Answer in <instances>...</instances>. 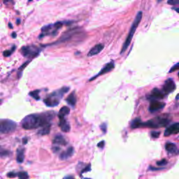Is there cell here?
<instances>
[{"label":"cell","mask_w":179,"mask_h":179,"mask_svg":"<svg viewBox=\"0 0 179 179\" xmlns=\"http://www.w3.org/2000/svg\"><path fill=\"white\" fill-rule=\"evenodd\" d=\"M16 127V123L11 120H1L0 123V132L1 134H8L14 132Z\"/></svg>","instance_id":"5"},{"label":"cell","mask_w":179,"mask_h":179,"mask_svg":"<svg viewBox=\"0 0 179 179\" xmlns=\"http://www.w3.org/2000/svg\"><path fill=\"white\" fill-rule=\"evenodd\" d=\"M90 169H91V165H90H90H88L87 167L85 168V169H83V171L81 172V174H83V173H85V172H89V171H90Z\"/></svg>","instance_id":"29"},{"label":"cell","mask_w":179,"mask_h":179,"mask_svg":"<svg viewBox=\"0 0 179 179\" xmlns=\"http://www.w3.org/2000/svg\"><path fill=\"white\" fill-rule=\"evenodd\" d=\"M165 148L167 152L169 153H176V150H177L176 144H173V143H167L165 145Z\"/></svg>","instance_id":"18"},{"label":"cell","mask_w":179,"mask_h":179,"mask_svg":"<svg viewBox=\"0 0 179 179\" xmlns=\"http://www.w3.org/2000/svg\"><path fill=\"white\" fill-rule=\"evenodd\" d=\"M74 153V148L73 147H69V148L66 150L64 152H62L60 155V158L62 160H65L69 159V157H71Z\"/></svg>","instance_id":"12"},{"label":"cell","mask_w":179,"mask_h":179,"mask_svg":"<svg viewBox=\"0 0 179 179\" xmlns=\"http://www.w3.org/2000/svg\"><path fill=\"white\" fill-rule=\"evenodd\" d=\"M101 129L102 130V131L104 132V133H105V132H106V124H102V125H101Z\"/></svg>","instance_id":"33"},{"label":"cell","mask_w":179,"mask_h":179,"mask_svg":"<svg viewBox=\"0 0 179 179\" xmlns=\"http://www.w3.org/2000/svg\"><path fill=\"white\" fill-rule=\"evenodd\" d=\"M174 9L175 10L176 12H178V13H179V8H174Z\"/></svg>","instance_id":"37"},{"label":"cell","mask_w":179,"mask_h":179,"mask_svg":"<svg viewBox=\"0 0 179 179\" xmlns=\"http://www.w3.org/2000/svg\"><path fill=\"white\" fill-rule=\"evenodd\" d=\"M179 133V123H175L168 127L165 130V136H169L172 134H176Z\"/></svg>","instance_id":"10"},{"label":"cell","mask_w":179,"mask_h":179,"mask_svg":"<svg viewBox=\"0 0 179 179\" xmlns=\"http://www.w3.org/2000/svg\"><path fill=\"white\" fill-rule=\"evenodd\" d=\"M142 127V122L141 121L140 118H136L133 120L131 123V127L132 129H136V128Z\"/></svg>","instance_id":"20"},{"label":"cell","mask_w":179,"mask_h":179,"mask_svg":"<svg viewBox=\"0 0 179 179\" xmlns=\"http://www.w3.org/2000/svg\"><path fill=\"white\" fill-rule=\"evenodd\" d=\"M104 44H102V43L97 44V45L94 46V47L90 50L89 52L88 53V56L92 57V56L95 55L99 54L103 49H104Z\"/></svg>","instance_id":"11"},{"label":"cell","mask_w":179,"mask_h":179,"mask_svg":"<svg viewBox=\"0 0 179 179\" xmlns=\"http://www.w3.org/2000/svg\"><path fill=\"white\" fill-rule=\"evenodd\" d=\"M39 90H34V91H31L29 92V96H31V97H33L34 99H35L36 100H40V97L39 95Z\"/></svg>","instance_id":"22"},{"label":"cell","mask_w":179,"mask_h":179,"mask_svg":"<svg viewBox=\"0 0 179 179\" xmlns=\"http://www.w3.org/2000/svg\"><path fill=\"white\" fill-rule=\"evenodd\" d=\"M151 135L153 138L157 139V138L159 137L160 135V132H152L151 133Z\"/></svg>","instance_id":"28"},{"label":"cell","mask_w":179,"mask_h":179,"mask_svg":"<svg viewBox=\"0 0 179 179\" xmlns=\"http://www.w3.org/2000/svg\"><path fill=\"white\" fill-rule=\"evenodd\" d=\"M167 164V161L165 159L162 160L160 161L157 162V166H165Z\"/></svg>","instance_id":"27"},{"label":"cell","mask_w":179,"mask_h":179,"mask_svg":"<svg viewBox=\"0 0 179 179\" xmlns=\"http://www.w3.org/2000/svg\"><path fill=\"white\" fill-rule=\"evenodd\" d=\"M178 69H179V62H178V63H177V64H174V66L172 67L171 69H170L169 72V73L174 72V71H175L176 70H178Z\"/></svg>","instance_id":"25"},{"label":"cell","mask_w":179,"mask_h":179,"mask_svg":"<svg viewBox=\"0 0 179 179\" xmlns=\"http://www.w3.org/2000/svg\"><path fill=\"white\" fill-rule=\"evenodd\" d=\"M18 176L20 179H27L29 178V175L27 172H20L18 173Z\"/></svg>","instance_id":"23"},{"label":"cell","mask_w":179,"mask_h":179,"mask_svg":"<svg viewBox=\"0 0 179 179\" xmlns=\"http://www.w3.org/2000/svg\"><path fill=\"white\" fill-rule=\"evenodd\" d=\"M67 102L72 107H74L76 104V97L74 92H71L67 98Z\"/></svg>","instance_id":"17"},{"label":"cell","mask_w":179,"mask_h":179,"mask_svg":"<svg viewBox=\"0 0 179 179\" xmlns=\"http://www.w3.org/2000/svg\"><path fill=\"white\" fill-rule=\"evenodd\" d=\"M9 152L7 151H4V150H1V157H4V156H8V155H9Z\"/></svg>","instance_id":"30"},{"label":"cell","mask_w":179,"mask_h":179,"mask_svg":"<svg viewBox=\"0 0 179 179\" xmlns=\"http://www.w3.org/2000/svg\"><path fill=\"white\" fill-rule=\"evenodd\" d=\"M176 100H179V94L176 97Z\"/></svg>","instance_id":"40"},{"label":"cell","mask_w":179,"mask_h":179,"mask_svg":"<svg viewBox=\"0 0 179 179\" xmlns=\"http://www.w3.org/2000/svg\"><path fill=\"white\" fill-rule=\"evenodd\" d=\"M25 154H24V149H18L17 151V157L16 160L18 163H22L24 161Z\"/></svg>","instance_id":"19"},{"label":"cell","mask_w":179,"mask_h":179,"mask_svg":"<svg viewBox=\"0 0 179 179\" xmlns=\"http://www.w3.org/2000/svg\"><path fill=\"white\" fill-rule=\"evenodd\" d=\"M54 145H62V146H66L67 142L64 136L61 134H58L55 136L53 141H52Z\"/></svg>","instance_id":"15"},{"label":"cell","mask_w":179,"mask_h":179,"mask_svg":"<svg viewBox=\"0 0 179 179\" xmlns=\"http://www.w3.org/2000/svg\"><path fill=\"white\" fill-rule=\"evenodd\" d=\"M142 16H143V13L142 11H139L138 13L136 14L135 19H134V22H133V23H132V25L131 26V28H130V29L129 33H128L127 37V38H126L125 41L124 42L123 47H122L121 54L124 53V52H125V50L127 49V48L129 47L130 43H131L132 38H133V37H134V34L136 30V28L138 27L139 25V23L141 22V20H142Z\"/></svg>","instance_id":"3"},{"label":"cell","mask_w":179,"mask_h":179,"mask_svg":"<svg viewBox=\"0 0 179 179\" xmlns=\"http://www.w3.org/2000/svg\"><path fill=\"white\" fill-rule=\"evenodd\" d=\"M59 126H60L61 130L64 132H69L71 130L70 125H69V123L67 121V120H65V118L60 119Z\"/></svg>","instance_id":"14"},{"label":"cell","mask_w":179,"mask_h":179,"mask_svg":"<svg viewBox=\"0 0 179 179\" xmlns=\"http://www.w3.org/2000/svg\"><path fill=\"white\" fill-rule=\"evenodd\" d=\"M17 22H18L17 23H18V25L20 24V19H18V20H17Z\"/></svg>","instance_id":"39"},{"label":"cell","mask_w":179,"mask_h":179,"mask_svg":"<svg viewBox=\"0 0 179 179\" xmlns=\"http://www.w3.org/2000/svg\"><path fill=\"white\" fill-rule=\"evenodd\" d=\"M8 26H9V27H10V28H12V27H13V26H12V25H10V23H9V24H8Z\"/></svg>","instance_id":"41"},{"label":"cell","mask_w":179,"mask_h":179,"mask_svg":"<svg viewBox=\"0 0 179 179\" xmlns=\"http://www.w3.org/2000/svg\"><path fill=\"white\" fill-rule=\"evenodd\" d=\"M70 113V109L67 106H63L60 109V111L58 113V117L60 119L64 118L65 116L69 114Z\"/></svg>","instance_id":"16"},{"label":"cell","mask_w":179,"mask_h":179,"mask_svg":"<svg viewBox=\"0 0 179 179\" xmlns=\"http://www.w3.org/2000/svg\"><path fill=\"white\" fill-rule=\"evenodd\" d=\"M12 37L13 38H16V34L15 33V32H13L12 34Z\"/></svg>","instance_id":"36"},{"label":"cell","mask_w":179,"mask_h":179,"mask_svg":"<svg viewBox=\"0 0 179 179\" xmlns=\"http://www.w3.org/2000/svg\"><path fill=\"white\" fill-rule=\"evenodd\" d=\"M165 106V104L163 102H158L157 100H153L151 102L150 106H149V110L151 112H154V111H157L160 110V109H163Z\"/></svg>","instance_id":"9"},{"label":"cell","mask_w":179,"mask_h":179,"mask_svg":"<svg viewBox=\"0 0 179 179\" xmlns=\"http://www.w3.org/2000/svg\"><path fill=\"white\" fill-rule=\"evenodd\" d=\"M165 97L163 92H162L160 90L157 88H154L151 92V95L149 96V99H152V100H157V99H163Z\"/></svg>","instance_id":"13"},{"label":"cell","mask_w":179,"mask_h":179,"mask_svg":"<svg viewBox=\"0 0 179 179\" xmlns=\"http://www.w3.org/2000/svg\"><path fill=\"white\" fill-rule=\"evenodd\" d=\"M167 4L172 6L176 5V4H179V0H168Z\"/></svg>","instance_id":"26"},{"label":"cell","mask_w":179,"mask_h":179,"mask_svg":"<svg viewBox=\"0 0 179 179\" xmlns=\"http://www.w3.org/2000/svg\"><path fill=\"white\" fill-rule=\"evenodd\" d=\"M54 116L55 113L52 111L43 113L41 114H30L23 118L21 124L22 128L25 130L37 129L39 127L49 125Z\"/></svg>","instance_id":"1"},{"label":"cell","mask_w":179,"mask_h":179,"mask_svg":"<svg viewBox=\"0 0 179 179\" xmlns=\"http://www.w3.org/2000/svg\"><path fill=\"white\" fill-rule=\"evenodd\" d=\"M29 61H27V62H25V64H23V65H22V66H21V67H20V68H19V70H20V71H22V69H25V67H26L27 65V64H29Z\"/></svg>","instance_id":"35"},{"label":"cell","mask_w":179,"mask_h":179,"mask_svg":"<svg viewBox=\"0 0 179 179\" xmlns=\"http://www.w3.org/2000/svg\"><path fill=\"white\" fill-rule=\"evenodd\" d=\"M60 147L59 146H52V151H53L54 153H58L59 151H60Z\"/></svg>","instance_id":"32"},{"label":"cell","mask_w":179,"mask_h":179,"mask_svg":"<svg viewBox=\"0 0 179 179\" xmlns=\"http://www.w3.org/2000/svg\"><path fill=\"white\" fill-rule=\"evenodd\" d=\"M161 1H163V0H158V2H160Z\"/></svg>","instance_id":"42"},{"label":"cell","mask_w":179,"mask_h":179,"mask_svg":"<svg viewBox=\"0 0 179 179\" xmlns=\"http://www.w3.org/2000/svg\"><path fill=\"white\" fill-rule=\"evenodd\" d=\"M114 67H115V64L113 62H111L108 63V64H106L104 67H103L102 70H101L100 72L97 73V74L96 76H94V77H92V79H90L89 81H93L94 79H97V77L100 76L104 75V74H105V73L110 72V71L112 70V69H113V68H114Z\"/></svg>","instance_id":"7"},{"label":"cell","mask_w":179,"mask_h":179,"mask_svg":"<svg viewBox=\"0 0 179 179\" xmlns=\"http://www.w3.org/2000/svg\"><path fill=\"white\" fill-rule=\"evenodd\" d=\"M22 54L25 57H34L39 52V49L36 46H24L21 48Z\"/></svg>","instance_id":"6"},{"label":"cell","mask_w":179,"mask_h":179,"mask_svg":"<svg viewBox=\"0 0 179 179\" xmlns=\"http://www.w3.org/2000/svg\"><path fill=\"white\" fill-rule=\"evenodd\" d=\"M17 175H18V174L14 173V172H9V173H8L7 176L9 178H14L16 177Z\"/></svg>","instance_id":"31"},{"label":"cell","mask_w":179,"mask_h":179,"mask_svg":"<svg viewBox=\"0 0 179 179\" xmlns=\"http://www.w3.org/2000/svg\"><path fill=\"white\" fill-rule=\"evenodd\" d=\"M23 141H24V144H27V139H23Z\"/></svg>","instance_id":"38"},{"label":"cell","mask_w":179,"mask_h":179,"mask_svg":"<svg viewBox=\"0 0 179 179\" xmlns=\"http://www.w3.org/2000/svg\"><path fill=\"white\" fill-rule=\"evenodd\" d=\"M42 127L43 128L39 131V135L44 136V135H47V134H49L50 130V124L46 125V126H43V127Z\"/></svg>","instance_id":"21"},{"label":"cell","mask_w":179,"mask_h":179,"mask_svg":"<svg viewBox=\"0 0 179 179\" xmlns=\"http://www.w3.org/2000/svg\"><path fill=\"white\" fill-rule=\"evenodd\" d=\"M69 90V87H63L61 89L53 92L50 95H48L47 98H46L44 100V103H45L46 106L49 107H54L58 106L60 104L61 99H62V97L64 96V94L67 93Z\"/></svg>","instance_id":"2"},{"label":"cell","mask_w":179,"mask_h":179,"mask_svg":"<svg viewBox=\"0 0 179 179\" xmlns=\"http://www.w3.org/2000/svg\"><path fill=\"white\" fill-rule=\"evenodd\" d=\"M15 48H16V47H15V46H13V49H12V50H5V51H4V52H3L4 56V57H8V56H10V55H11L12 52H13V50H15Z\"/></svg>","instance_id":"24"},{"label":"cell","mask_w":179,"mask_h":179,"mask_svg":"<svg viewBox=\"0 0 179 179\" xmlns=\"http://www.w3.org/2000/svg\"><path fill=\"white\" fill-rule=\"evenodd\" d=\"M169 123V120L165 118L157 117L149 120L146 123H142V127L149 128H159L167 126Z\"/></svg>","instance_id":"4"},{"label":"cell","mask_w":179,"mask_h":179,"mask_svg":"<svg viewBox=\"0 0 179 179\" xmlns=\"http://www.w3.org/2000/svg\"><path fill=\"white\" fill-rule=\"evenodd\" d=\"M104 144H105L104 142V141H102V142H101L99 143V144H97V146L99 147V148H103L104 147Z\"/></svg>","instance_id":"34"},{"label":"cell","mask_w":179,"mask_h":179,"mask_svg":"<svg viewBox=\"0 0 179 179\" xmlns=\"http://www.w3.org/2000/svg\"><path fill=\"white\" fill-rule=\"evenodd\" d=\"M176 84L173 80L169 79L165 81L163 86V91L166 94H169L176 90Z\"/></svg>","instance_id":"8"},{"label":"cell","mask_w":179,"mask_h":179,"mask_svg":"<svg viewBox=\"0 0 179 179\" xmlns=\"http://www.w3.org/2000/svg\"><path fill=\"white\" fill-rule=\"evenodd\" d=\"M85 179H91V178H85Z\"/></svg>","instance_id":"44"},{"label":"cell","mask_w":179,"mask_h":179,"mask_svg":"<svg viewBox=\"0 0 179 179\" xmlns=\"http://www.w3.org/2000/svg\"><path fill=\"white\" fill-rule=\"evenodd\" d=\"M178 77H179V72H178Z\"/></svg>","instance_id":"43"}]
</instances>
